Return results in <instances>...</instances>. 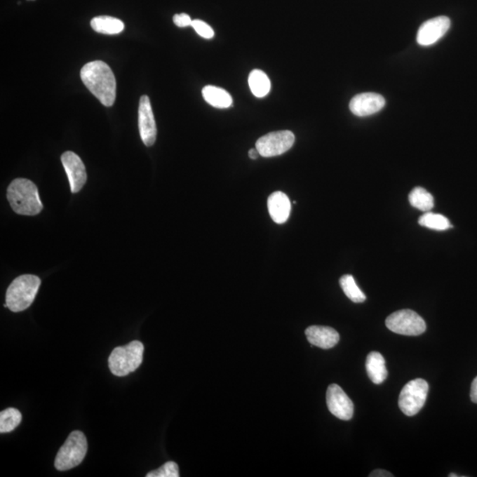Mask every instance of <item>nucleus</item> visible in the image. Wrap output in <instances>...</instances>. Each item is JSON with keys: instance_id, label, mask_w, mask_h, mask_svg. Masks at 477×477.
I'll return each mask as SVG.
<instances>
[{"instance_id": "obj_1", "label": "nucleus", "mask_w": 477, "mask_h": 477, "mask_svg": "<svg viewBox=\"0 0 477 477\" xmlns=\"http://www.w3.org/2000/svg\"><path fill=\"white\" fill-rule=\"evenodd\" d=\"M81 79L105 107L114 104L117 86L114 74L107 63L95 60L85 65L81 70Z\"/></svg>"}, {"instance_id": "obj_2", "label": "nucleus", "mask_w": 477, "mask_h": 477, "mask_svg": "<svg viewBox=\"0 0 477 477\" xmlns=\"http://www.w3.org/2000/svg\"><path fill=\"white\" fill-rule=\"evenodd\" d=\"M8 199L15 213L23 216H36L43 210L39 189L29 180H13L8 186Z\"/></svg>"}, {"instance_id": "obj_3", "label": "nucleus", "mask_w": 477, "mask_h": 477, "mask_svg": "<svg viewBox=\"0 0 477 477\" xmlns=\"http://www.w3.org/2000/svg\"><path fill=\"white\" fill-rule=\"evenodd\" d=\"M41 279L36 275L25 274L16 278L6 295V308L13 312L23 311L32 306L39 290Z\"/></svg>"}, {"instance_id": "obj_4", "label": "nucleus", "mask_w": 477, "mask_h": 477, "mask_svg": "<svg viewBox=\"0 0 477 477\" xmlns=\"http://www.w3.org/2000/svg\"><path fill=\"white\" fill-rule=\"evenodd\" d=\"M143 352L145 346L138 340L116 347L108 360L111 372L117 377H125L134 372L142 363Z\"/></svg>"}, {"instance_id": "obj_5", "label": "nucleus", "mask_w": 477, "mask_h": 477, "mask_svg": "<svg viewBox=\"0 0 477 477\" xmlns=\"http://www.w3.org/2000/svg\"><path fill=\"white\" fill-rule=\"evenodd\" d=\"M88 451L87 438L83 432L74 431L68 436L56 456L55 468L66 471L83 462Z\"/></svg>"}, {"instance_id": "obj_6", "label": "nucleus", "mask_w": 477, "mask_h": 477, "mask_svg": "<svg viewBox=\"0 0 477 477\" xmlns=\"http://www.w3.org/2000/svg\"><path fill=\"white\" fill-rule=\"evenodd\" d=\"M428 393L429 384L422 378L408 382L398 398L401 410L408 417H414L424 408Z\"/></svg>"}, {"instance_id": "obj_7", "label": "nucleus", "mask_w": 477, "mask_h": 477, "mask_svg": "<svg viewBox=\"0 0 477 477\" xmlns=\"http://www.w3.org/2000/svg\"><path fill=\"white\" fill-rule=\"evenodd\" d=\"M386 325L391 332L405 336H418L426 330V323L422 316L411 309H401L391 314Z\"/></svg>"}, {"instance_id": "obj_8", "label": "nucleus", "mask_w": 477, "mask_h": 477, "mask_svg": "<svg viewBox=\"0 0 477 477\" xmlns=\"http://www.w3.org/2000/svg\"><path fill=\"white\" fill-rule=\"evenodd\" d=\"M295 136L288 130L276 131L262 136L255 143L259 154L264 158H271L284 154L294 145Z\"/></svg>"}, {"instance_id": "obj_9", "label": "nucleus", "mask_w": 477, "mask_h": 477, "mask_svg": "<svg viewBox=\"0 0 477 477\" xmlns=\"http://www.w3.org/2000/svg\"><path fill=\"white\" fill-rule=\"evenodd\" d=\"M327 407L334 417L349 421L354 415V403L338 384H332L326 393Z\"/></svg>"}, {"instance_id": "obj_10", "label": "nucleus", "mask_w": 477, "mask_h": 477, "mask_svg": "<svg viewBox=\"0 0 477 477\" xmlns=\"http://www.w3.org/2000/svg\"><path fill=\"white\" fill-rule=\"evenodd\" d=\"M451 20L446 16L435 17L425 22L417 33V43L422 46H432L448 33Z\"/></svg>"}, {"instance_id": "obj_11", "label": "nucleus", "mask_w": 477, "mask_h": 477, "mask_svg": "<svg viewBox=\"0 0 477 477\" xmlns=\"http://www.w3.org/2000/svg\"><path fill=\"white\" fill-rule=\"evenodd\" d=\"M139 131L142 141L151 147L156 139V126L151 100L148 95H142L139 104Z\"/></svg>"}, {"instance_id": "obj_12", "label": "nucleus", "mask_w": 477, "mask_h": 477, "mask_svg": "<svg viewBox=\"0 0 477 477\" xmlns=\"http://www.w3.org/2000/svg\"><path fill=\"white\" fill-rule=\"evenodd\" d=\"M61 162L69 180L71 192H79L87 182V173L83 162L79 156L72 152L63 153Z\"/></svg>"}, {"instance_id": "obj_13", "label": "nucleus", "mask_w": 477, "mask_h": 477, "mask_svg": "<svg viewBox=\"0 0 477 477\" xmlns=\"http://www.w3.org/2000/svg\"><path fill=\"white\" fill-rule=\"evenodd\" d=\"M384 105L386 100L381 95L368 92L354 97L350 101L349 109L358 117H366L381 111Z\"/></svg>"}, {"instance_id": "obj_14", "label": "nucleus", "mask_w": 477, "mask_h": 477, "mask_svg": "<svg viewBox=\"0 0 477 477\" xmlns=\"http://www.w3.org/2000/svg\"><path fill=\"white\" fill-rule=\"evenodd\" d=\"M307 339L312 346L323 349H332L340 342V334L328 326L312 325L305 330Z\"/></svg>"}, {"instance_id": "obj_15", "label": "nucleus", "mask_w": 477, "mask_h": 477, "mask_svg": "<svg viewBox=\"0 0 477 477\" xmlns=\"http://www.w3.org/2000/svg\"><path fill=\"white\" fill-rule=\"evenodd\" d=\"M268 210L271 220L281 224L288 221L291 213V203L285 193L277 191L272 193L268 199Z\"/></svg>"}, {"instance_id": "obj_16", "label": "nucleus", "mask_w": 477, "mask_h": 477, "mask_svg": "<svg viewBox=\"0 0 477 477\" xmlns=\"http://www.w3.org/2000/svg\"><path fill=\"white\" fill-rule=\"evenodd\" d=\"M366 370L370 380L376 384L383 383L388 376L386 360L378 352H371L367 356Z\"/></svg>"}, {"instance_id": "obj_17", "label": "nucleus", "mask_w": 477, "mask_h": 477, "mask_svg": "<svg viewBox=\"0 0 477 477\" xmlns=\"http://www.w3.org/2000/svg\"><path fill=\"white\" fill-rule=\"evenodd\" d=\"M204 100L213 107L226 109L233 105V98L226 90L216 86H206L202 90Z\"/></svg>"}, {"instance_id": "obj_18", "label": "nucleus", "mask_w": 477, "mask_h": 477, "mask_svg": "<svg viewBox=\"0 0 477 477\" xmlns=\"http://www.w3.org/2000/svg\"><path fill=\"white\" fill-rule=\"evenodd\" d=\"M91 28L94 32L105 35H117L125 29L122 20L111 16H98L91 20Z\"/></svg>"}, {"instance_id": "obj_19", "label": "nucleus", "mask_w": 477, "mask_h": 477, "mask_svg": "<svg viewBox=\"0 0 477 477\" xmlns=\"http://www.w3.org/2000/svg\"><path fill=\"white\" fill-rule=\"evenodd\" d=\"M248 85L252 93L257 98H264L271 90V81L262 70L255 69L251 72L248 76Z\"/></svg>"}, {"instance_id": "obj_20", "label": "nucleus", "mask_w": 477, "mask_h": 477, "mask_svg": "<svg viewBox=\"0 0 477 477\" xmlns=\"http://www.w3.org/2000/svg\"><path fill=\"white\" fill-rule=\"evenodd\" d=\"M408 200L412 206L424 213H428L434 207V196L422 187H415L412 190Z\"/></svg>"}, {"instance_id": "obj_21", "label": "nucleus", "mask_w": 477, "mask_h": 477, "mask_svg": "<svg viewBox=\"0 0 477 477\" xmlns=\"http://www.w3.org/2000/svg\"><path fill=\"white\" fill-rule=\"evenodd\" d=\"M340 284L342 286L344 294L354 303H362L365 302L366 295L363 294L356 285V281L352 275H344L340 279Z\"/></svg>"}, {"instance_id": "obj_22", "label": "nucleus", "mask_w": 477, "mask_h": 477, "mask_svg": "<svg viewBox=\"0 0 477 477\" xmlns=\"http://www.w3.org/2000/svg\"><path fill=\"white\" fill-rule=\"evenodd\" d=\"M419 224L436 231H445L452 227L450 221L441 214L426 213L419 219Z\"/></svg>"}, {"instance_id": "obj_23", "label": "nucleus", "mask_w": 477, "mask_h": 477, "mask_svg": "<svg viewBox=\"0 0 477 477\" xmlns=\"http://www.w3.org/2000/svg\"><path fill=\"white\" fill-rule=\"evenodd\" d=\"M22 422V414L16 408H8L0 413V432L8 434L18 427Z\"/></svg>"}, {"instance_id": "obj_24", "label": "nucleus", "mask_w": 477, "mask_h": 477, "mask_svg": "<svg viewBox=\"0 0 477 477\" xmlns=\"http://www.w3.org/2000/svg\"><path fill=\"white\" fill-rule=\"evenodd\" d=\"M147 477H179V466L177 463L168 462L159 469L147 473Z\"/></svg>"}, {"instance_id": "obj_25", "label": "nucleus", "mask_w": 477, "mask_h": 477, "mask_svg": "<svg viewBox=\"0 0 477 477\" xmlns=\"http://www.w3.org/2000/svg\"><path fill=\"white\" fill-rule=\"evenodd\" d=\"M191 26H192L196 33L199 34L200 36L203 37V39H210L214 36V30L213 28H211L210 25H208L206 22H203V20H194Z\"/></svg>"}, {"instance_id": "obj_26", "label": "nucleus", "mask_w": 477, "mask_h": 477, "mask_svg": "<svg viewBox=\"0 0 477 477\" xmlns=\"http://www.w3.org/2000/svg\"><path fill=\"white\" fill-rule=\"evenodd\" d=\"M193 20H191L190 16L187 13H179L173 16V22L180 28H186V27L191 26Z\"/></svg>"}, {"instance_id": "obj_27", "label": "nucleus", "mask_w": 477, "mask_h": 477, "mask_svg": "<svg viewBox=\"0 0 477 477\" xmlns=\"http://www.w3.org/2000/svg\"><path fill=\"white\" fill-rule=\"evenodd\" d=\"M470 398H471V401L473 403L477 404V377L472 382Z\"/></svg>"}, {"instance_id": "obj_28", "label": "nucleus", "mask_w": 477, "mask_h": 477, "mask_svg": "<svg viewBox=\"0 0 477 477\" xmlns=\"http://www.w3.org/2000/svg\"><path fill=\"white\" fill-rule=\"evenodd\" d=\"M393 477L390 472L387 471V470L377 469L370 473V477Z\"/></svg>"}, {"instance_id": "obj_29", "label": "nucleus", "mask_w": 477, "mask_h": 477, "mask_svg": "<svg viewBox=\"0 0 477 477\" xmlns=\"http://www.w3.org/2000/svg\"><path fill=\"white\" fill-rule=\"evenodd\" d=\"M259 156H260V154H259L257 148L251 149H250V152H248V156H250L251 159H257Z\"/></svg>"}]
</instances>
